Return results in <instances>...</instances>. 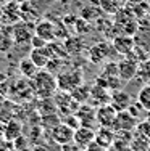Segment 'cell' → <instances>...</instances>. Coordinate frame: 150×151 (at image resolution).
Here are the masks:
<instances>
[{
	"label": "cell",
	"mask_w": 150,
	"mask_h": 151,
	"mask_svg": "<svg viewBox=\"0 0 150 151\" xmlns=\"http://www.w3.org/2000/svg\"><path fill=\"white\" fill-rule=\"evenodd\" d=\"M15 47V37L12 32V26L0 27V53H10Z\"/></svg>",
	"instance_id": "obj_16"
},
{
	"label": "cell",
	"mask_w": 150,
	"mask_h": 151,
	"mask_svg": "<svg viewBox=\"0 0 150 151\" xmlns=\"http://www.w3.org/2000/svg\"><path fill=\"white\" fill-rule=\"evenodd\" d=\"M113 47L108 42H97L95 45H92L89 48V60L94 64H102L105 61H108L110 55L113 53Z\"/></svg>",
	"instance_id": "obj_4"
},
{
	"label": "cell",
	"mask_w": 150,
	"mask_h": 151,
	"mask_svg": "<svg viewBox=\"0 0 150 151\" xmlns=\"http://www.w3.org/2000/svg\"><path fill=\"white\" fill-rule=\"evenodd\" d=\"M134 127H137V117H134L129 111H120L116 114L113 130L115 132H131Z\"/></svg>",
	"instance_id": "obj_6"
},
{
	"label": "cell",
	"mask_w": 150,
	"mask_h": 151,
	"mask_svg": "<svg viewBox=\"0 0 150 151\" xmlns=\"http://www.w3.org/2000/svg\"><path fill=\"white\" fill-rule=\"evenodd\" d=\"M47 3H53V2H57V0H45Z\"/></svg>",
	"instance_id": "obj_29"
},
{
	"label": "cell",
	"mask_w": 150,
	"mask_h": 151,
	"mask_svg": "<svg viewBox=\"0 0 150 151\" xmlns=\"http://www.w3.org/2000/svg\"><path fill=\"white\" fill-rule=\"evenodd\" d=\"M63 45H65L66 53H70V55H78L84 48V44H83V39L81 37H70L63 42Z\"/></svg>",
	"instance_id": "obj_22"
},
{
	"label": "cell",
	"mask_w": 150,
	"mask_h": 151,
	"mask_svg": "<svg viewBox=\"0 0 150 151\" xmlns=\"http://www.w3.org/2000/svg\"><path fill=\"white\" fill-rule=\"evenodd\" d=\"M71 96H73L79 105H84V103L89 101V98H91V85H87V84L79 85L78 88H74V90L71 92Z\"/></svg>",
	"instance_id": "obj_21"
},
{
	"label": "cell",
	"mask_w": 150,
	"mask_h": 151,
	"mask_svg": "<svg viewBox=\"0 0 150 151\" xmlns=\"http://www.w3.org/2000/svg\"><path fill=\"white\" fill-rule=\"evenodd\" d=\"M113 48H115L116 53L128 55V53H131L136 48L134 39L131 37V35H126V34L118 35V37H115V40H113Z\"/></svg>",
	"instance_id": "obj_14"
},
{
	"label": "cell",
	"mask_w": 150,
	"mask_h": 151,
	"mask_svg": "<svg viewBox=\"0 0 150 151\" xmlns=\"http://www.w3.org/2000/svg\"><path fill=\"white\" fill-rule=\"evenodd\" d=\"M36 35L42 37L44 40H47L49 44L57 37V31H55V24L49 19H41L36 23Z\"/></svg>",
	"instance_id": "obj_13"
},
{
	"label": "cell",
	"mask_w": 150,
	"mask_h": 151,
	"mask_svg": "<svg viewBox=\"0 0 150 151\" xmlns=\"http://www.w3.org/2000/svg\"><path fill=\"white\" fill-rule=\"evenodd\" d=\"M0 79H5V76H3V74H0Z\"/></svg>",
	"instance_id": "obj_30"
},
{
	"label": "cell",
	"mask_w": 150,
	"mask_h": 151,
	"mask_svg": "<svg viewBox=\"0 0 150 151\" xmlns=\"http://www.w3.org/2000/svg\"><path fill=\"white\" fill-rule=\"evenodd\" d=\"M118 111L113 108L110 103H105V105L97 108V122L100 124V127H112L115 124Z\"/></svg>",
	"instance_id": "obj_8"
},
{
	"label": "cell",
	"mask_w": 150,
	"mask_h": 151,
	"mask_svg": "<svg viewBox=\"0 0 150 151\" xmlns=\"http://www.w3.org/2000/svg\"><path fill=\"white\" fill-rule=\"evenodd\" d=\"M55 56V53H53L52 47L50 45H45V47H37V48H33L29 53V58L36 63V66L39 68V69H45L47 68V64L50 63V60Z\"/></svg>",
	"instance_id": "obj_5"
},
{
	"label": "cell",
	"mask_w": 150,
	"mask_h": 151,
	"mask_svg": "<svg viewBox=\"0 0 150 151\" xmlns=\"http://www.w3.org/2000/svg\"><path fill=\"white\" fill-rule=\"evenodd\" d=\"M12 32L15 37V45H31V40L36 35V24L21 19L12 26Z\"/></svg>",
	"instance_id": "obj_3"
},
{
	"label": "cell",
	"mask_w": 150,
	"mask_h": 151,
	"mask_svg": "<svg viewBox=\"0 0 150 151\" xmlns=\"http://www.w3.org/2000/svg\"><path fill=\"white\" fill-rule=\"evenodd\" d=\"M97 2L103 13H107V15H118L124 8L128 0H97Z\"/></svg>",
	"instance_id": "obj_17"
},
{
	"label": "cell",
	"mask_w": 150,
	"mask_h": 151,
	"mask_svg": "<svg viewBox=\"0 0 150 151\" xmlns=\"http://www.w3.org/2000/svg\"><path fill=\"white\" fill-rule=\"evenodd\" d=\"M110 90L105 87H102L100 84L95 82V85L91 87V98H89V103L92 106H102L105 103H110V98H112V93H108Z\"/></svg>",
	"instance_id": "obj_12"
},
{
	"label": "cell",
	"mask_w": 150,
	"mask_h": 151,
	"mask_svg": "<svg viewBox=\"0 0 150 151\" xmlns=\"http://www.w3.org/2000/svg\"><path fill=\"white\" fill-rule=\"evenodd\" d=\"M137 74H139V63H136L129 58H124L118 63V76H120L121 82L133 81Z\"/></svg>",
	"instance_id": "obj_7"
},
{
	"label": "cell",
	"mask_w": 150,
	"mask_h": 151,
	"mask_svg": "<svg viewBox=\"0 0 150 151\" xmlns=\"http://www.w3.org/2000/svg\"><path fill=\"white\" fill-rule=\"evenodd\" d=\"M8 3V0H0V6H3V5H7Z\"/></svg>",
	"instance_id": "obj_28"
},
{
	"label": "cell",
	"mask_w": 150,
	"mask_h": 151,
	"mask_svg": "<svg viewBox=\"0 0 150 151\" xmlns=\"http://www.w3.org/2000/svg\"><path fill=\"white\" fill-rule=\"evenodd\" d=\"M20 73L23 77H26V79H33L36 74L39 73V68L36 66V63L31 58H21L20 61Z\"/></svg>",
	"instance_id": "obj_19"
},
{
	"label": "cell",
	"mask_w": 150,
	"mask_h": 151,
	"mask_svg": "<svg viewBox=\"0 0 150 151\" xmlns=\"http://www.w3.org/2000/svg\"><path fill=\"white\" fill-rule=\"evenodd\" d=\"M137 130H139V134H141V135L150 138V117H147V119L142 121V122H139V124H137Z\"/></svg>",
	"instance_id": "obj_25"
},
{
	"label": "cell",
	"mask_w": 150,
	"mask_h": 151,
	"mask_svg": "<svg viewBox=\"0 0 150 151\" xmlns=\"http://www.w3.org/2000/svg\"><path fill=\"white\" fill-rule=\"evenodd\" d=\"M86 151H103V146H100L97 142H92L91 145L86 148Z\"/></svg>",
	"instance_id": "obj_27"
},
{
	"label": "cell",
	"mask_w": 150,
	"mask_h": 151,
	"mask_svg": "<svg viewBox=\"0 0 150 151\" xmlns=\"http://www.w3.org/2000/svg\"><path fill=\"white\" fill-rule=\"evenodd\" d=\"M139 77L142 81H145L147 84H150V58L149 60H144L141 64H139Z\"/></svg>",
	"instance_id": "obj_24"
},
{
	"label": "cell",
	"mask_w": 150,
	"mask_h": 151,
	"mask_svg": "<svg viewBox=\"0 0 150 151\" xmlns=\"http://www.w3.org/2000/svg\"><path fill=\"white\" fill-rule=\"evenodd\" d=\"M2 26H3V24H2V21H0V27H2Z\"/></svg>",
	"instance_id": "obj_31"
},
{
	"label": "cell",
	"mask_w": 150,
	"mask_h": 151,
	"mask_svg": "<svg viewBox=\"0 0 150 151\" xmlns=\"http://www.w3.org/2000/svg\"><path fill=\"white\" fill-rule=\"evenodd\" d=\"M39 3H37V0H28V2L21 3V6H20L21 19L23 21H31V23H33L34 19H37V18L42 15V12H44V10L39 8Z\"/></svg>",
	"instance_id": "obj_11"
},
{
	"label": "cell",
	"mask_w": 150,
	"mask_h": 151,
	"mask_svg": "<svg viewBox=\"0 0 150 151\" xmlns=\"http://www.w3.org/2000/svg\"><path fill=\"white\" fill-rule=\"evenodd\" d=\"M45 45H49V42L44 40L42 37H39V35H34L33 40H31V47H33V48H37V47H45Z\"/></svg>",
	"instance_id": "obj_26"
},
{
	"label": "cell",
	"mask_w": 150,
	"mask_h": 151,
	"mask_svg": "<svg viewBox=\"0 0 150 151\" xmlns=\"http://www.w3.org/2000/svg\"><path fill=\"white\" fill-rule=\"evenodd\" d=\"M95 142L103 148H108L115 142V130L112 127H100L99 132H95Z\"/></svg>",
	"instance_id": "obj_18"
},
{
	"label": "cell",
	"mask_w": 150,
	"mask_h": 151,
	"mask_svg": "<svg viewBox=\"0 0 150 151\" xmlns=\"http://www.w3.org/2000/svg\"><path fill=\"white\" fill-rule=\"evenodd\" d=\"M21 132H23V125H21L20 121L12 119V121L7 122V125H5V138L8 140V142L16 140L18 137L21 135Z\"/></svg>",
	"instance_id": "obj_20"
},
{
	"label": "cell",
	"mask_w": 150,
	"mask_h": 151,
	"mask_svg": "<svg viewBox=\"0 0 150 151\" xmlns=\"http://www.w3.org/2000/svg\"><path fill=\"white\" fill-rule=\"evenodd\" d=\"M137 101L145 111H150V84H145L137 93Z\"/></svg>",
	"instance_id": "obj_23"
},
{
	"label": "cell",
	"mask_w": 150,
	"mask_h": 151,
	"mask_svg": "<svg viewBox=\"0 0 150 151\" xmlns=\"http://www.w3.org/2000/svg\"><path fill=\"white\" fill-rule=\"evenodd\" d=\"M52 138L58 145H68L74 138V129L70 127L68 124H58L55 129H52Z\"/></svg>",
	"instance_id": "obj_9"
},
{
	"label": "cell",
	"mask_w": 150,
	"mask_h": 151,
	"mask_svg": "<svg viewBox=\"0 0 150 151\" xmlns=\"http://www.w3.org/2000/svg\"><path fill=\"white\" fill-rule=\"evenodd\" d=\"M57 82H58V88H60L62 92L71 93V92L74 90V88H78L79 85L84 84L83 71L78 69V68L60 71L58 76H57Z\"/></svg>",
	"instance_id": "obj_2"
},
{
	"label": "cell",
	"mask_w": 150,
	"mask_h": 151,
	"mask_svg": "<svg viewBox=\"0 0 150 151\" xmlns=\"http://www.w3.org/2000/svg\"><path fill=\"white\" fill-rule=\"evenodd\" d=\"M34 93L39 98H52L55 92L58 90L57 77L49 69H39V73L31 79Z\"/></svg>",
	"instance_id": "obj_1"
},
{
	"label": "cell",
	"mask_w": 150,
	"mask_h": 151,
	"mask_svg": "<svg viewBox=\"0 0 150 151\" xmlns=\"http://www.w3.org/2000/svg\"><path fill=\"white\" fill-rule=\"evenodd\" d=\"M110 105L120 113V111H126L131 106V96L129 93L123 92V90H113L112 92V98H110Z\"/></svg>",
	"instance_id": "obj_15"
},
{
	"label": "cell",
	"mask_w": 150,
	"mask_h": 151,
	"mask_svg": "<svg viewBox=\"0 0 150 151\" xmlns=\"http://www.w3.org/2000/svg\"><path fill=\"white\" fill-rule=\"evenodd\" d=\"M73 142L76 143L79 148L86 150L92 142H95V130L92 127H84V125H81V127H78L76 130H74Z\"/></svg>",
	"instance_id": "obj_10"
}]
</instances>
